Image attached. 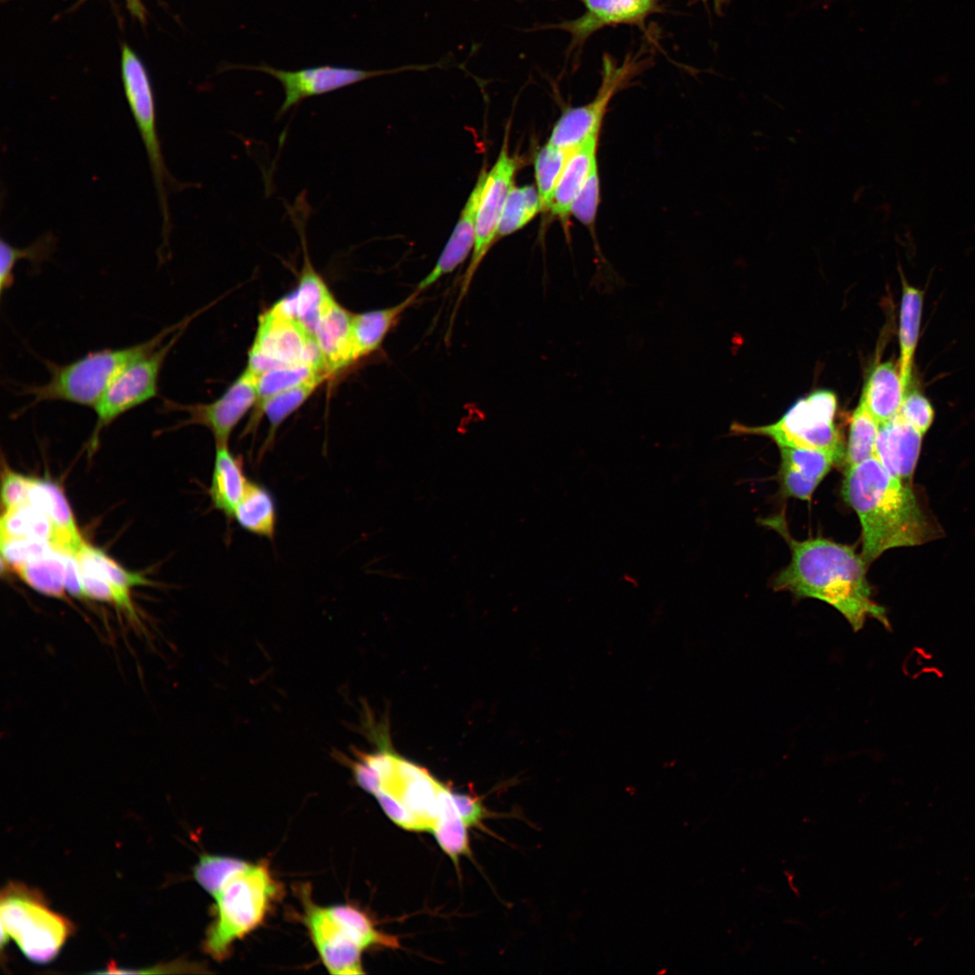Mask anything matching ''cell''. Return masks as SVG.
<instances>
[{"mask_svg": "<svg viewBox=\"0 0 975 975\" xmlns=\"http://www.w3.org/2000/svg\"><path fill=\"white\" fill-rule=\"evenodd\" d=\"M765 523L784 537L791 550L790 563L773 581L775 590L826 602L854 631L860 630L870 618L888 626L884 608L872 598L867 563L851 546L822 537L794 539L782 515Z\"/></svg>", "mask_w": 975, "mask_h": 975, "instance_id": "obj_1", "label": "cell"}, {"mask_svg": "<svg viewBox=\"0 0 975 975\" xmlns=\"http://www.w3.org/2000/svg\"><path fill=\"white\" fill-rule=\"evenodd\" d=\"M841 495L859 516L867 564L889 549L919 545L935 534L913 490L875 456L846 469Z\"/></svg>", "mask_w": 975, "mask_h": 975, "instance_id": "obj_2", "label": "cell"}, {"mask_svg": "<svg viewBox=\"0 0 975 975\" xmlns=\"http://www.w3.org/2000/svg\"><path fill=\"white\" fill-rule=\"evenodd\" d=\"M190 319L164 327L151 339L116 348H102L65 364L43 359L49 379L43 384H19L16 393L31 397L24 409L41 403L62 401L94 408L116 376L130 363L152 351Z\"/></svg>", "mask_w": 975, "mask_h": 975, "instance_id": "obj_3", "label": "cell"}, {"mask_svg": "<svg viewBox=\"0 0 975 975\" xmlns=\"http://www.w3.org/2000/svg\"><path fill=\"white\" fill-rule=\"evenodd\" d=\"M281 889L266 863L247 861L212 896L214 918L203 941L205 952L225 960L236 942L264 923Z\"/></svg>", "mask_w": 975, "mask_h": 975, "instance_id": "obj_4", "label": "cell"}, {"mask_svg": "<svg viewBox=\"0 0 975 975\" xmlns=\"http://www.w3.org/2000/svg\"><path fill=\"white\" fill-rule=\"evenodd\" d=\"M1 945L8 938L36 963L51 961L71 933L68 919L51 910L43 896L23 884L9 883L1 893Z\"/></svg>", "mask_w": 975, "mask_h": 975, "instance_id": "obj_5", "label": "cell"}, {"mask_svg": "<svg viewBox=\"0 0 975 975\" xmlns=\"http://www.w3.org/2000/svg\"><path fill=\"white\" fill-rule=\"evenodd\" d=\"M121 77L125 96L150 164L162 217V245L167 246L172 231L168 190L181 187L169 172L162 154L154 96L147 70L140 58L126 44L122 46Z\"/></svg>", "mask_w": 975, "mask_h": 975, "instance_id": "obj_6", "label": "cell"}, {"mask_svg": "<svg viewBox=\"0 0 975 975\" xmlns=\"http://www.w3.org/2000/svg\"><path fill=\"white\" fill-rule=\"evenodd\" d=\"M837 398L833 392L817 390L797 400L775 423L765 426L733 424L738 433L771 438L778 447L812 449L829 454L837 463L844 457L842 441L834 425Z\"/></svg>", "mask_w": 975, "mask_h": 975, "instance_id": "obj_7", "label": "cell"}, {"mask_svg": "<svg viewBox=\"0 0 975 975\" xmlns=\"http://www.w3.org/2000/svg\"><path fill=\"white\" fill-rule=\"evenodd\" d=\"M185 327L174 332L167 341L127 365L110 383L93 408L97 420L90 439L91 448L96 446L103 429L127 412L159 395L161 372Z\"/></svg>", "mask_w": 975, "mask_h": 975, "instance_id": "obj_8", "label": "cell"}, {"mask_svg": "<svg viewBox=\"0 0 975 975\" xmlns=\"http://www.w3.org/2000/svg\"><path fill=\"white\" fill-rule=\"evenodd\" d=\"M442 62L434 64H413L386 70H363L352 67L320 65L299 70H283L266 63L258 65H242L225 63L222 70H246L267 74L275 79L282 86L284 98L278 109L277 116H283L293 107L303 100L334 92L358 82L379 76L395 74L405 70L424 71L435 67H441Z\"/></svg>", "mask_w": 975, "mask_h": 975, "instance_id": "obj_9", "label": "cell"}, {"mask_svg": "<svg viewBox=\"0 0 975 975\" xmlns=\"http://www.w3.org/2000/svg\"><path fill=\"white\" fill-rule=\"evenodd\" d=\"M521 164L522 160L509 153L506 131L499 154L487 172L484 190L476 214L474 248L461 282L456 311L467 294L478 266L497 240V229L504 206L511 188L515 185V177Z\"/></svg>", "mask_w": 975, "mask_h": 975, "instance_id": "obj_10", "label": "cell"}, {"mask_svg": "<svg viewBox=\"0 0 975 975\" xmlns=\"http://www.w3.org/2000/svg\"><path fill=\"white\" fill-rule=\"evenodd\" d=\"M250 351L259 355L266 371L306 365L330 375L314 337L273 307L259 317Z\"/></svg>", "mask_w": 975, "mask_h": 975, "instance_id": "obj_11", "label": "cell"}, {"mask_svg": "<svg viewBox=\"0 0 975 975\" xmlns=\"http://www.w3.org/2000/svg\"><path fill=\"white\" fill-rule=\"evenodd\" d=\"M636 60V57L628 55L618 64L608 54H605L602 60V83L597 96L584 106L565 110L554 125L548 143L557 147L572 149L590 135L599 133L602 118L611 98L639 67Z\"/></svg>", "mask_w": 975, "mask_h": 975, "instance_id": "obj_12", "label": "cell"}, {"mask_svg": "<svg viewBox=\"0 0 975 975\" xmlns=\"http://www.w3.org/2000/svg\"><path fill=\"white\" fill-rule=\"evenodd\" d=\"M257 401V376L245 369L225 393L209 404H183L164 398L161 411H182L189 417L176 427L199 424L213 434L216 444H228L229 437Z\"/></svg>", "mask_w": 975, "mask_h": 975, "instance_id": "obj_13", "label": "cell"}, {"mask_svg": "<svg viewBox=\"0 0 975 975\" xmlns=\"http://www.w3.org/2000/svg\"><path fill=\"white\" fill-rule=\"evenodd\" d=\"M303 922L325 968L335 975L363 974V949L330 915L326 906L303 899Z\"/></svg>", "mask_w": 975, "mask_h": 975, "instance_id": "obj_14", "label": "cell"}, {"mask_svg": "<svg viewBox=\"0 0 975 975\" xmlns=\"http://www.w3.org/2000/svg\"><path fill=\"white\" fill-rule=\"evenodd\" d=\"M488 170L479 172L478 180L460 212L456 226L433 268L417 284L421 293L440 278L453 272L472 254L476 237V214L484 190Z\"/></svg>", "mask_w": 975, "mask_h": 975, "instance_id": "obj_15", "label": "cell"}, {"mask_svg": "<svg viewBox=\"0 0 975 975\" xmlns=\"http://www.w3.org/2000/svg\"><path fill=\"white\" fill-rule=\"evenodd\" d=\"M584 14L575 20L543 28H558L571 35L572 43L580 44L606 25L643 21L655 8V2L642 0H580Z\"/></svg>", "mask_w": 975, "mask_h": 975, "instance_id": "obj_16", "label": "cell"}, {"mask_svg": "<svg viewBox=\"0 0 975 975\" xmlns=\"http://www.w3.org/2000/svg\"><path fill=\"white\" fill-rule=\"evenodd\" d=\"M780 484L783 493L802 500L811 498L835 460L827 453L806 448L780 447Z\"/></svg>", "mask_w": 975, "mask_h": 975, "instance_id": "obj_17", "label": "cell"}, {"mask_svg": "<svg viewBox=\"0 0 975 975\" xmlns=\"http://www.w3.org/2000/svg\"><path fill=\"white\" fill-rule=\"evenodd\" d=\"M924 434L898 414L880 425L875 457L896 478L909 479L915 471Z\"/></svg>", "mask_w": 975, "mask_h": 975, "instance_id": "obj_18", "label": "cell"}, {"mask_svg": "<svg viewBox=\"0 0 975 975\" xmlns=\"http://www.w3.org/2000/svg\"><path fill=\"white\" fill-rule=\"evenodd\" d=\"M353 314L337 302L333 297L325 308L315 329L313 337L330 375L356 362L352 331Z\"/></svg>", "mask_w": 975, "mask_h": 975, "instance_id": "obj_19", "label": "cell"}, {"mask_svg": "<svg viewBox=\"0 0 975 975\" xmlns=\"http://www.w3.org/2000/svg\"><path fill=\"white\" fill-rule=\"evenodd\" d=\"M439 785L440 782L424 768L403 759L398 764L394 782L380 790L395 794L423 823L426 831H431L437 817Z\"/></svg>", "mask_w": 975, "mask_h": 975, "instance_id": "obj_20", "label": "cell"}, {"mask_svg": "<svg viewBox=\"0 0 975 975\" xmlns=\"http://www.w3.org/2000/svg\"><path fill=\"white\" fill-rule=\"evenodd\" d=\"M28 503L43 512L53 524L56 550L76 552L84 540L60 487L51 480L32 478Z\"/></svg>", "mask_w": 975, "mask_h": 975, "instance_id": "obj_21", "label": "cell"}, {"mask_svg": "<svg viewBox=\"0 0 975 975\" xmlns=\"http://www.w3.org/2000/svg\"><path fill=\"white\" fill-rule=\"evenodd\" d=\"M599 134L590 135L572 149L554 189L549 210L563 223L571 205L597 163Z\"/></svg>", "mask_w": 975, "mask_h": 975, "instance_id": "obj_22", "label": "cell"}, {"mask_svg": "<svg viewBox=\"0 0 975 975\" xmlns=\"http://www.w3.org/2000/svg\"><path fill=\"white\" fill-rule=\"evenodd\" d=\"M250 480L241 457L234 455L228 444H216V454L209 489L213 506L227 519H233L236 508Z\"/></svg>", "mask_w": 975, "mask_h": 975, "instance_id": "obj_23", "label": "cell"}, {"mask_svg": "<svg viewBox=\"0 0 975 975\" xmlns=\"http://www.w3.org/2000/svg\"><path fill=\"white\" fill-rule=\"evenodd\" d=\"M421 292L414 290L402 302L390 307L353 314L352 331L354 357L358 361L376 352L403 313L411 307Z\"/></svg>", "mask_w": 975, "mask_h": 975, "instance_id": "obj_24", "label": "cell"}, {"mask_svg": "<svg viewBox=\"0 0 975 975\" xmlns=\"http://www.w3.org/2000/svg\"><path fill=\"white\" fill-rule=\"evenodd\" d=\"M906 392L899 367L887 361L873 369L864 385L860 400L882 425L898 413Z\"/></svg>", "mask_w": 975, "mask_h": 975, "instance_id": "obj_25", "label": "cell"}, {"mask_svg": "<svg viewBox=\"0 0 975 975\" xmlns=\"http://www.w3.org/2000/svg\"><path fill=\"white\" fill-rule=\"evenodd\" d=\"M467 827L459 814L452 792L440 783L437 794V817L431 831L441 850L456 864L461 856L470 854Z\"/></svg>", "mask_w": 975, "mask_h": 975, "instance_id": "obj_26", "label": "cell"}, {"mask_svg": "<svg viewBox=\"0 0 975 975\" xmlns=\"http://www.w3.org/2000/svg\"><path fill=\"white\" fill-rule=\"evenodd\" d=\"M903 293L899 316V371L904 386L909 385L912 366L918 342L924 292L906 283L901 272Z\"/></svg>", "mask_w": 975, "mask_h": 975, "instance_id": "obj_27", "label": "cell"}, {"mask_svg": "<svg viewBox=\"0 0 975 975\" xmlns=\"http://www.w3.org/2000/svg\"><path fill=\"white\" fill-rule=\"evenodd\" d=\"M233 519L246 532L273 540L277 522L274 496L263 485L250 481Z\"/></svg>", "mask_w": 975, "mask_h": 975, "instance_id": "obj_28", "label": "cell"}, {"mask_svg": "<svg viewBox=\"0 0 975 975\" xmlns=\"http://www.w3.org/2000/svg\"><path fill=\"white\" fill-rule=\"evenodd\" d=\"M327 376L326 374L314 376L292 388L272 396L255 407V416L250 422L249 429H253L255 422L258 421L262 415L265 414L267 417L270 428L265 450H266L269 443L273 441L279 426L306 402Z\"/></svg>", "mask_w": 975, "mask_h": 975, "instance_id": "obj_29", "label": "cell"}, {"mask_svg": "<svg viewBox=\"0 0 975 975\" xmlns=\"http://www.w3.org/2000/svg\"><path fill=\"white\" fill-rule=\"evenodd\" d=\"M15 572L37 592L55 599L65 598L66 564L61 551L54 550L18 568Z\"/></svg>", "mask_w": 975, "mask_h": 975, "instance_id": "obj_30", "label": "cell"}, {"mask_svg": "<svg viewBox=\"0 0 975 975\" xmlns=\"http://www.w3.org/2000/svg\"><path fill=\"white\" fill-rule=\"evenodd\" d=\"M57 245V237L52 232H46L29 246L16 247L5 241L0 242V295L3 298L5 292L9 290L14 283V268L17 264L25 259L32 267H40L49 260L54 253Z\"/></svg>", "mask_w": 975, "mask_h": 975, "instance_id": "obj_31", "label": "cell"}, {"mask_svg": "<svg viewBox=\"0 0 975 975\" xmlns=\"http://www.w3.org/2000/svg\"><path fill=\"white\" fill-rule=\"evenodd\" d=\"M75 554L80 570L100 577L126 592H130L133 587L150 584L145 577L123 568L103 551L85 541Z\"/></svg>", "mask_w": 975, "mask_h": 975, "instance_id": "obj_32", "label": "cell"}, {"mask_svg": "<svg viewBox=\"0 0 975 975\" xmlns=\"http://www.w3.org/2000/svg\"><path fill=\"white\" fill-rule=\"evenodd\" d=\"M326 907L330 915L363 950L375 946L399 947L398 939L395 936L377 930L370 917L356 906L334 905Z\"/></svg>", "mask_w": 975, "mask_h": 975, "instance_id": "obj_33", "label": "cell"}, {"mask_svg": "<svg viewBox=\"0 0 975 975\" xmlns=\"http://www.w3.org/2000/svg\"><path fill=\"white\" fill-rule=\"evenodd\" d=\"M1 538H34L55 547L56 530L49 517L30 503L5 510L1 517ZM56 549V548H55Z\"/></svg>", "mask_w": 975, "mask_h": 975, "instance_id": "obj_34", "label": "cell"}, {"mask_svg": "<svg viewBox=\"0 0 975 975\" xmlns=\"http://www.w3.org/2000/svg\"><path fill=\"white\" fill-rule=\"evenodd\" d=\"M542 210L536 187L513 186L507 195L497 229V239L526 226Z\"/></svg>", "mask_w": 975, "mask_h": 975, "instance_id": "obj_35", "label": "cell"}, {"mask_svg": "<svg viewBox=\"0 0 975 975\" xmlns=\"http://www.w3.org/2000/svg\"><path fill=\"white\" fill-rule=\"evenodd\" d=\"M880 424L860 400L850 426L847 450L844 454L846 469L875 455Z\"/></svg>", "mask_w": 975, "mask_h": 975, "instance_id": "obj_36", "label": "cell"}, {"mask_svg": "<svg viewBox=\"0 0 975 975\" xmlns=\"http://www.w3.org/2000/svg\"><path fill=\"white\" fill-rule=\"evenodd\" d=\"M572 149H564L547 143L537 153L534 159V178L542 210H549L554 189Z\"/></svg>", "mask_w": 975, "mask_h": 975, "instance_id": "obj_37", "label": "cell"}, {"mask_svg": "<svg viewBox=\"0 0 975 975\" xmlns=\"http://www.w3.org/2000/svg\"><path fill=\"white\" fill-rule=\"evenodd\" d=\"M320 374L326 373L318 371L306 365L280 367L262 374L257 377V401L255 407L259 406L272 396Z\"/></svg>", "mask_w": 975, "mask_h": 975, "instance_id": "obj_38", "label": "cell"}, {"mask_svg": "<svg viewBox=\"0 0 975 975\" xmlns=\"http://www.w3.org/2000/svg\"><path fill=\"white\" fill-rule=\"evenodd\" d=\"M246 863V860L238 858L204 854L194 868V878L212 896L228 878Z\"/></svg>", "mask_w": 975, "mask_h": 975, "instance_id": "obj_39", "label": "cell"}, {"mask_svg": "<svg viewBox=\"0 0 975 975\" xmlns=\"http://www.w3.org/2000/svg\"><path fill=\"white\" fill-rule=\"evenodd\" d=\"M56 550L45 540L34 538H1L2 562L13 571Z\"/></svg>", "mask_w": 975, "mask_h": 975, "instance_id": "obj_40", "label": "cell"}, {"mask_svg": "<svg viewBox=\"0 0 975 975\" xmlns=\"http://www.w3.org/2000/svg\"><path fill=\"white\" fill-rule=\"evenodd\" d=\"M79 571L85 598L113 604L125 612L130 618L136 619L130 592L116 587L100 577L88 573L80 569Z\"/></svg>", "mask_w": 975, "mask_h": 975, "instance_id": "obj_41", "label": "cell"}, {"mask_svg": "<svg viewBox=\"0 0 975 975\" xmlns=\"http://www.w3.org/2000/svg\"><path fill=\"white\" fill-rule=\"evenodd\" d=\"M599 204V178L598 164L592 168L586 182L574 200L571 215L580 223L590 226L594 223Z\"/></svg>", "mask_w": 975, "mask_h": 975, "instance_id": "obj_42", "label": "cell"}, {"mask_svg": "<svg viewBox=\"0 0 975 975\" xmlns=\"http://www.w3.org/2000/svg\"><path fill=\"white\" fill-rule=\"evenodd\" d=\"M922 434L933 423L934 410L930 401L917 391L906 392L897 413Z\"/></svg>", "mask_w": 975, "mask_h": 975, "instance_id": "obj_43", "label": "cell"}, {"mask_svg": "<svg viewBox=\"0 0 975 975\" xmlns=\"http://www.w3.org/2000/svg\"><path fill=\"white\" fill-rule=\"evenodd\" d=\"M385 813L398 826L407 831H426L423 823L404 805L394 793L379 790L374 795Z\"/></svg>", "mask_w": 975, "mask_h": 975, "instance_id": "obj_44", "label": "cell"}, {"mask_svg": "<svg viewBox=\"0 0 975 975\" xmlns=\"http://www.w3.org/2000/svg\"><path fill=\"white\" fill-rule=\"evenodd\" d=\"M32 478L7 469L2 480L1 498L5 510L28 503Z\"/></svg>", "mask_w": 975, "mask_h": 975, "instance_id": "obj_45", "label": "cell"}, {"mask_svg": "<svg viewBox=\"0 0 975 975\" xmlns=\"http://www.w3.org/2000/svg\"><path fill=\"white\" fill-rule=\"evenodd\" d=\"M452 796L459 814L465 824L468 827L479 825L486 813L481 802L467 794L452 792Z\"/></svg>", "mask_w": 975, "mask_h": 975, "instance_id": "obj_46", "label": "cell"}, {"mask_svg": "<svg viewBox=\"0 0 975 975\" xmlns=\"http://www.w3.org/2000/svg\"><path fill=\"white\" fill-rule=\"evenodd\" d=\"M66 564L65 588L66 591L78 599H84V591L80 580V571L75 552H62Z\"/></svg>", "mask_w": 975, "mask_h": 975, "instance_id": "obj_47", "label": "cell"}, {"mask_svg": "<svg viewBox=\"0 0 975 975\" xmlns=\"http://www.w3.org/2000/svg\"><path fill=\"white\" fill-rule=\"evenodd\" d=\"M125 2L131 14L143 22L144 20V9L140 0H125Z\"/></svg>", "mask_w": 975, "mask_h": 975, "instance_id": "obj_48", "label": "cell"}, {"mask_svg": "<svg viewBox=\"0 0 975 975\" xmlns=\"http://www.w3.org/2000/svg\"><path fill=\"white\" fill-rule=\"evenodd\" d=\"M642 1H646V2H655L654 0H642Z\"/></svg>", "mask_w": 975, "mask_h": 975, "instance_id": "obj_49", "label": "cell"}]
</instances>
